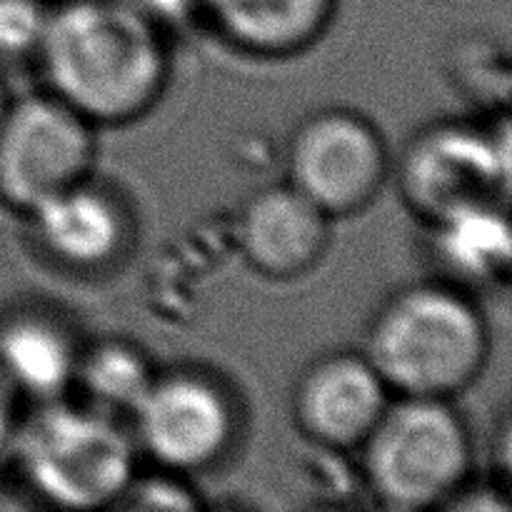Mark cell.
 Here are the masks:
<instances>
[{"instance_id": "22", "label": "cell", "mask_w": 512, "mask_h": 512, "mask_svg": "<svg viewBox=\"0 0 512 512\" xmlns=\"http://www.w3.org/2000/svg\"><path fill=\"white\" fill-rule=\"evenodd\" d=\"M45 3H53V0H45Z\"/></svg>"}, {"instance_id": "19", "label": "cell", "mask_w": 512, "mask_h": 512, "mask_svg": "<svg viewBox=\"0 0 512 512\" xmlns=\"http://www.w3.org/2000/svg\"><path fill=\"white\" fill-rule=\"evenodd\" d=\"M18 393L8 385V380L0 375V470L8 468L10 450H13L15 430H18V410H15Z\"/></svg>"}, {"instance_id": "14", "label": "cell", "mask_w": 512, "mask_h": 512, "mask_svg": "<svg viewBox=\"0 0 512 512\" xmlns=\"http://www.w3.org/2000/svg\"><path fill=\"white\" fill-rule=\"evenodd\" d=\"M433 258L448 283L465 288H490L508 280L510 223L505 208H473L430 223Z\"/></svg>"}, {"instance_id": "21", "label": "cell", "mask_w": 512, "mask_h": 512, "mask_svg": "<svg viewBox=\"0 0 512 512\" xmlns=\"http://www.w3.org/2000/svg\"><path fill=\"white\" fill-rule=\"evenodd\" d=\"M205 512H233V510H205Z\"/></svg>"}, {"instance_id": "10", "label": "cell", "mask_w": 512, "mask_h": 512, "mask_svg": "<svg viewBox=\"0 0 512 512\" xmlns=\"http://www.w3.org/2000/svg\"><path fill=\"white\" fill-rule=\"evenodd\" d=\"M28 218L38 248L73 273L110 268L133 240V218L125 200L90 178L45 200Z\"/></svg>"}, {"instance_id": "12", "label": "cell", "mask_w": 512, "mask_h": 512, "mask_svg": "<svg viewBox=\"0 0 512 512\" xmlns=\"http://www.w3.org/2000/svg\"><path fill=\"white\" fill-rule=\"evenodd\" d=\"M215 33L258 58H290L318 43L338 0H193Z\"/></svg>"}, {"instance_id": "8", "label": "cell", "mask_w": 512, "mask_h": 512, "mask_svg": "<svg viewBox=\"0 0 512 512\" xmlns=\"http://www.w3.org/2000/svg\"><path fill=\"white\" fill-rule=\"evenodd\" d=\"M290 185L330 218L360 213L383 190L390 155L365 115L328 108L298 125L288 148Z\"/></svg>"}, {"instance_id": "2", "label": "cell", "mask_w": 512, "mask_h": 512, "mask_svg": "<svg viewBox=\"0 0 512 512\" xmlns=\"http://www.w3.org/2000/svg\"><path fill=\"white\" fill-rule=\"evenodd\" d=\"M488 355L483 310L448 280L398 290L375 313L365 345L390 393L410 398H455L480 378Z\"/></svg>"}, {"instance_id": "13", "label": "cell", "mask_w": 512, "mask_h": 512, "mask_svg": "<svg viewBox=\"0 0 512 512\" xmlns=\"http://www.w3.org/2000/svg\"><path fill=\"white\" fill-rule=\"evenodd\" d=\"M80 353L73 330L48 310L20 308L0 318V375L35 403L65 398Z\"/></svg>"}, {"instance_id": "18", "label": "cell", "mask_w": 512, "mask_h": 512, "mask_svg": "<svg viewBox=\"0 0 512 512\" xmlns=\"http://www.w3.org/2000/svg\"><path fill=\"white\" fill-rule=\"evenodd\" d=\"M440 512H510L508 495L495 488H468L453 495L448 503L438 508Z\"/></svg>"}, {"instance_id": "9", "label": "cell", "mask_w": 512, "mask_h": 512, "mask_svg": "<svg viewBox=\"0 0 512 512\" xmlns=\"http://www.w3.org/2000/svg\"><path fill=\"white\" fill-rule=\"evenodd\" d=\"M390 405V388L365 353H330L300 375L293 415L305 438L330 450H360Z\"/></svg>"}, {"instance_id": "6", "label": "cell", "mask_w": 512, "mask_h": 512, "mask_svg": "<svg viewBox=\"0 0 512 512\" xmlns=\"http://www.w3.org/2000/svg\"><path fill=\"white\" fill-rule=\"evenodd\" d=\"M95 125L53 93L10 100L0 123V203L15 213L90 178Z\"/></svg>"}, {"instance_id": "4", "label": "cell", "mask_w": 512, "mask_h": 512, "mask_svg": "<svg viewBox=\"0 0 512 512\" xmlns=\"http://www.w3.org/2000/svg\"><path fill=\"white\" fill-rule=\"evenodd\" d=\"M370 490L395 512H428L468 485L473 438L463 415L440 398L390 400L360 445Z\"/></svg>"}, {"instance_id": "1", "label": "cell", "mask_w": 512, "mask_h": 512, "mask_svg": "<svg viewBox=\"0 0 512 512\" xmlns=\"http://www.w3.org/2000/svg\"><path fill=\"white\" fill-rule=\"evenodd\" d=\"M35 58L48 93L93 125L143 118L170 75L163 35L133 0H53Z\"/></svg>"}, {"instance_id": "5", "label": "cell", "mask_w": 512, "mask_h": 512, "mask_svg": "<svg viewBox=\"0 0 512 512\" xmlns=\"http://www.w3.org/2000/svg\"><path fill=\"white\" fill-rule=\"evenodd\" d=\"M400 193L425 223L473 208H505L510 195V125L463 120L420 130L400 158Z\"/></svg>"}, {"instance_id": "15", "label": "cell", "mask_w": 512, "mask_h": 512, "mask_svg": "<svg viewBox=\"0 0 512 512\" xmlns=\"http://www.w3.org/2000/svg\"><path fill=\"white\" fill-rule=\"evenodd\" d=\"M153 378L150 360L128 340H105L83 350L75 373V383L88 395V405L110 415L133 413Z\"/></svg>"}, {"instance_id": "16", "label": "cell", "mask_w": 512, "mask_h": 512, "mask_svg": "<svg viewBox=\"0 0 512 512\" xmlns=\"http://www.w3.org/2000/svg\"><path fill=\"white\" fill-rule=\"evenodd\" d=\"M103 512H205L183 475L160 470L148 478H133Z\"/></svg>"}, {"instance_id": "3", "label": "cell", "mask_w": 512, "mask_h": 512, "mask_svg": "<svg viewBox=\"0 0 512 512\" xmlns=\"http://www.w3.org/2000/svg\"><path fill=\"white\" fill-rule=\"evenodd\" d=\"M8 465L53 512H103L135 478V443L110 413L58 398L20 418Z\"/></svg>"}, {"instance_id": "20", "label": "cell", "mask_w": 512, "mask_h": 512, "mask_svg": "<svg viewBox=\"0 0 512 512\" xmlns=\"http://www.w3.org/2000/svg\"><path fill=\"white\" fill-rule=\"evenodd\" d=\"M8 105H10L8 90H5L3 80H0V123H3V118H5V110H8Z\"/></svg>"}, {"instance_id": "11", "label": "cell", "mask_w": 512, "mask_h": 512, "mask_svg": "<svg viewBox=\"0 0 512 512\" xmlns=\"http://www.w3.org/2000/svg\"><path fill=\"white\" fill-rule=\"evenodd\" d=\"M330 215L290 183L250 195L238 218V245L255 273L295 280L323 260Z\"/></svg>"}, {"instance_id": "17", "label": "cell", "mask_w": 512, "mask_h": 512, "mask_svg": "<svg viewBox=\"0 0 512 512\" xmlns=\"http://www.w3.org/2000/svg\"><path fill=\"white\" fill-rule=\"evenodd\" d=\"M48 5L45 0H0V58L38 55Z\"/></svg>"}, {"instance_id": "7", "label": "cell", "mask_w": 512, "mask_h": 512, "mask_svg": "<svg viewBox=\"0 0 512 512\" xmlns=\"http://www.w3.org/2000/svg\"><path fill=\"white\" fill-rule=\"evenodd\" d=\"M130 418L138 448L173 475L218 468L238 438L233 398L200 370L155 373Z\"/></svg>"}]
</instances>
